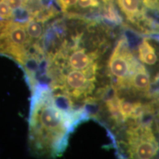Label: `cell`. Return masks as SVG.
Segmentation results:
<instances>
[{
	"mask_svg": "<svg viewBox=\"0 0 159 159\" xmlns=\"http://www.w3.org/2000/svg\"><path fill=\"white\" fill-rule=\"evenodd\" d=\"M119 0H89L94 14L98 19L114 25L122 24L115 9V3ZM148 11L159 21V0H142Z\"/></svg>",
	"mask_w": 159,
	"mask_h": 159,
	"instance_id": "cell-3",
	"label": "cell"
},
{
	"mask_svg": "<svg viewBox=\"0 0 159 159\" xmlns=\"http://www.w3.org/2000/svg\"><path fill=\"white\" fill-rule=\"evenodd\" d=\"M13 11L5 0H0V19L12 20Z\"/></svg>",
	"mask_w": 159,
	"mask_h": 159,
	"instance_id": "cell-5",
	"label": "cell"
},
{
	"mask_svg": "<svg viewBox=\"0 0 159 159\" xmlns=\"http://www.w3.org/2000/svg\"><path fill=\"white\" fill-rule=\"evenodd\" d=\"M25 25L30 41L32 43L37 42L42 39L46 29L45 23L35 19H30L25 23Z\"/></svg>",
	"mask_w": 159,
	"mask_h": 159,
	"instance_id": "cell-4",
	"label": "cell"
},
{
	"mask_svg": "<svg viewBox=\"0 0 159 159\" xmlns=\"http://www.w3.org/2000/svg\"><path fill=\"white\" fill-rule=\"evenodd\" d=\"M111 136L121 156L138 159L159 156V127L156 115L127 123Z\"/></svg>",
	"mask_w": 159,
	"mask_h": 159,
	"instance_id": "cell-2",
	"label": "cell"
},
{
	"mask_svg": "<svg viewBox=\"0 0 159 159\" xmlns=\"http://www.w3.org/2000/svg\"><path fill=\"white\" fill-rule=\"evenodd\" d=\"M30 142L35 152L59 156L66 148L69 134L81 122L57 106L50 89L38 83L32 87Z\"/></svg>",
	"mask_w": 159,
	"mask_h": 159,
	"instance_id": "cell-1",
	"label": "cell"
}]
</instances>
